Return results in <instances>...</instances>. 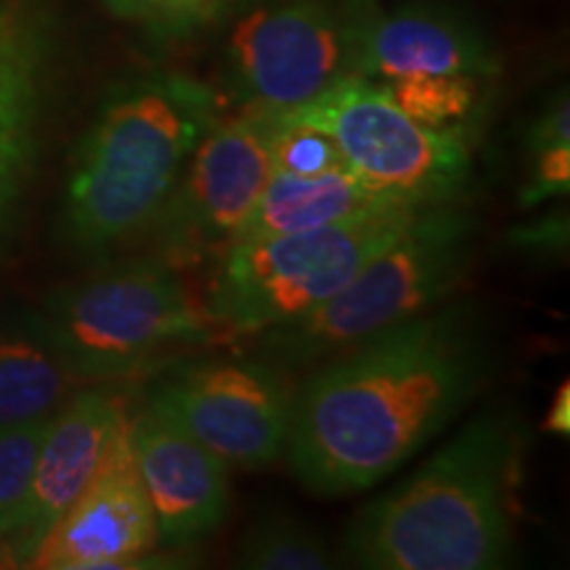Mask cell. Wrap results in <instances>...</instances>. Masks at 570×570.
Returning a JSON list of instances; mask_svg holds the SVG:
<instances>
[{"label":"cell","instance_id":"cell-27","mask_svg":"<svg viewBox=\"0 0 570 570\" xmlns=\"http://www.w3.org/2000/svg\"><path fill=\"white\" fill-rule=\"evenodd\" d=\"M104 6L122 19H140V0H104Z\"/></svg>","mask_w":570,"mask_h":570},{"label":"cell","instance_id":"cell-15","mask_svg":"<svg viewBox=\"0 0 570 570\" xmlns=\"http://www.w3.org/2000/svg\"><path fill=\"white\" fill-rule=\"evenodd\" d=\"M412 75H468L491 80L499 56L458 13L436 6L383 11L360 0V77L389 82Z\"/></svg>","mask_w":570,"mask_h":570},{"label":"cell","instance_id":"cell-26","mask_svg":"<svg viewBox=\"0 0 570 570\" xmlns=\"http://www.w3.org/2000/svg\"><path fill=\"white\" fill-rule=\"evenodd\" d=\"M544 431L554 433V436H568L570 433V386L568 381L554 391V399L547 410Z\"/></svg>","mask_w":570,"mask_h":570},{"label":"cell","instance_id":"cell-7","mask_svg":"<svg viewBox=\"0 0 570 570\" xmlns=\"http://www.w3.org/2000/svg\"><path fill=\"white\" fill-rule=\"evenodd\" d=\"M262 117L325 132L348 173L420 206L454 202L473 167L465 132L417 122L367 77H346L315 101Z\"/></svg>","mask_w":570,"mask_h":570},{"label":"cell","instance_id":"cell-11","mask_svg":"<svg viewBox=\"0 0 570 570\" xmlns=\"http://www.w3.org/2000/svg\"><path fill=\"white\" fill-rule=\"evenodd\" d=\"M130 415L119 425L82 494L48 529L27 560L35 570L161 568L154 508L142 489L130 444Z\"/></svg>","mask_w":570,"mask_h":570},{"label":"cell","instance_id":"cell-17","mask_svg":"<svg viewBox=\"0 0 570 570\" xmlns=\"http://www.w3.org/2000/svg\"><path fill=\"white\" fill-rule=\"evenodd\" d=\"M77 386L80 377L40 336L0 338V425L53 415Z\"/></svg>","mask_w":570,"mask_h":570},{"label":"cell","instance_id":"cell-5","mask_svg":"<svg viewBox=\"0 0 570 570\" xmlns=\"http://www.w3.org/2000/svg\"><path fill=\"white\" fill-rule=\"evenodd\" d=\"M219 331L177 265L142 256L56 294L38 336L80 383L132 375L167 352Z\"/></svg>","mask_w":570,"mask_h":570},{"label":"cell","instance_id":"cell-4","mask_svg":"<svg viewBox=\"0 0 570 570\" xmlns=\"http://www.w3.org/2000/svg\"><path fill=\"white\" fill-rule=\"evenodd\" d=\"M475 252V219L454 202L420 206L407 227L336 296L259 333V356L283 370L315 367L412 320L458 288Z\"/></svg>","mask_w":570,"mask_h":570},{"label":"cell","instance_id":"cell-28","mask_svg":"<svg viewBox=\"0 0 570 570\" xmlns=\"http://www.w3.org/2000/svg\"><path fill=\"white\" fill-rule=\"evenodd\" d=\"M0 566H9V560H6V550H3V544H0Z\"/></svg>","mask_w":570,"mask_h":570},{"label":"cell","instance_id":"cell-1","mask_svg":"<svg viewBox=\"0 0 570 570\" xmlns=\"http://www.w3.org/2000/svg\"><path fill=\"white\" fill-rule=\"evenodd\" d=\"M309 370L283 458L306 491L333 499L391 479L458 420L489 381L491 346L473 306L449 304Z\"/></svg>","mask_w":570,"mask_h":570},{"label":"cell","instance_id":"cell-6","mask_svg":"<svg viewBox=\"0 0 570 570\" xmlns=\"http://www.w3.org/2000/svg\"><path fill=\"white\" fill-rule=\"evenodd\" d=\"M417 209V204H399L312 230L230 244L219 254L206 312L219 331L256 336L309 315L346 288Z\"/></svg>","mask_w":570,"mask_h":570},{"label":"cell","instance_id":"cell-3","mask_svg":"<svg viewBox=\"0 0 570 570\" xmlns=\"http://www.w3.org/2000/svg\"><path fill=\"white\" fill-rule=\"evenodd\" d=\"M217 122V92L183 71L117 85L71 154L61 219L69 244L101 254L146 233Z\"/></svg>","mask_w":570,"mask_h":570},{"label":"cell","instance_id":"cell-23","mask_svg":"<svg viewBox=\"0 0 570 570\" xmlns=\"http://www.w3.org/2000/svg\"><path fill=\"white\" fill-rule=\"evenodd\" d=\"M570 188V142L541 148L531 154V173L520 202L523 206H537L547 198L568 196Z\"/></svg>","mask_w":570,"mask_h":570},{"label":"cell","instance_id":"cell-20","mask_svg":"<svg viewBox=\"0 0 570 570\" xmlns=\"http://www.w3.org/2000/svg\"><path fill=\"white\" fill-rule=\"evenodd\" d=\"M48 417L21 425H0V544H6L19 523Z\"/></svg>","mask_w":570,"mask_h":570},{"label":"cell","instance_id":"cell-22","mask_svg":"<svg viewBox=\"0 0 570 570\" xmlns=\"http://www.w3.org/2000/svg\"><path fill=\"white\" fill-rule=\"evenodd\" d=\"M240 0H140V19L159 35L183 38L219 21Z\"/></svg>","mask_w":570,"mask_h":570},{"label":"cell","instance_id":"cell-16","mask_svg":"<svg viewBox=\"0 0 570 570\" xmlns=\"http://www.w3.org/2000/svg\"><path fill=\"white\" fill-rule=\"evenodd\" d=\"M399 204L412 202L394 194H383L373 185L362 183L348 169H333V173L323 175L275 173L265 185V190H262V196L256 198L252 212L244 217V223L238 225L230 244L312 230V227L333 225L341 223V219L381 212Z\"/></svg>","mask_w":570,"mask_h":570},{"label":"cell","instance_id":"cell-25","mask_svg":"<svg viewBox=\"0 0 570 570\" xmlns=\"http://www.w3.org/2000/svg\"><path fill=\"white\" fill-rule=\"evenodd\" d=\"M568 244V217L566 212H552L539 225H525L515 230V246L533 248V252L558 254Z\"/></svg>","mask_w":570,"mask_h":570},{"label":"cell","instance_id":"cell-19","mask_svg":"<svg viewBox=\"0 0 570 570\" xmlns=\"http://www.w3.org/2000/svg\"><path fill=\"white\" fill-rule=\"evenodd\" d=\"M479 77L468 75H412L383 82L404 114L439 130H462L481 104Z\"/></svg>","mask_w":570,"mask_h":570},{"label":"cell","instance_id":"cell-2","mask_svg":"<svg viewBox=\"0 0 570 570\" xmlns=\"http://www.w3.org/2000/svg\"><path fill=\"white\" fill-rule=\"evenodd\" d=\"M520 439L508 412H481L407 481L356 512L341 558L365 570L504 568L515 547Z\"/></svg>","mask_w":570,"mask_h":570},{"label":"cell","instance_id":"cell-18","mask_svg":"<svg viewBox=\"0 0 570 570\" xmlns=\"http://www.w3.org/2000/svg\"><path fill=\"white\" fill-rule=\"evenodd\" d=\"M233 566L246 570H325L336 562L312 525L288 515H267L240 539Z\"/></svg>","mask_w":570,"mask_h":570},{"label":"cell","instance_id":"cell-12","mask_svg":"<svg viewBox=\"0 0 570 570\" xmlns=\"http://www.w3.org/2000/svg\"><path fill=\"white\" fill-rule=\"evenodd\" d=\"M130 444L154 508L159 547L183 550L230 512V465L148 404L130 415Z\"/></svg>","mask_w":570,"mask_h":570},{"label":"cell","instance_id":"cell-9","mask_svg":"<svg viewBox=\"0 0 570 570\" xmlns=\"http://www.w3.org/2000/svg\"><path fill=\"white\" fill-rule=\"evenodd\" d=\"M294 389L285 370L262 356L206 360L164 375L146 404L225 465L259 470L285 454Z\"/></svg>","mask_w":570,"mask_h":570},{"label":"cell","instance_id":"cell-10","mask_svg":"<svg viewBox=\"0 0 570 570\" xmlns=\"http://www.w3.org/2000/svg\"><path fill=\"white\" fill-rule=\"evenodd\" d=\"M273 175L267 119L248 109L219 119L148 227L154 254L173 265L223 254Z\"/></svg>","mask_w":570,"mask_h":570},{"label":"cell","instance_id":"cell-21","mask_svg":"<svg viewBox=\"0 0 570 570\" xmlns=\"http://www.w3.org/2000/svg\"><path fill=\"white\" fill-rule=\"evenodd\" d=\"M267 125H269V154H273L275 173L323 175V173H333V169H346L336 142L327 138L325 132H320L315 127H306V125L273 122V119H267Z\"/></svg>","mask_w":570,"mask_h":570},{"label":"cell","instance_id":"cell-8","mask_svg":"<svg viewBox=\"0 0 570 570\" xmlns=\"http://www.w3.org/2000/svg\"><path fill=\"white\" fill-rule=\"evenodd\" d=\"M227 71L248 111L304 106L360 77V0H273L235 24Z\"/></svg>","mask_w":570,"mask_h":570},{"label":"cell","instance_id":"cell-13","mask_svg":"<svg viewBox=\"0 0 570 570\" xmlns=\"http://www.w3.org/2000/svg\"><path fill=\"white\" fill-rule=\"evenodd\" d=\"M53 56L51 11L40 0H0V238L38 167Z\"/></svg>","mask_w":570,"mask_h":570},{"label":"cell","instance_id":"cell-24","mask_svg":"<svg viewBox=\"0 0 570 570\" xmlns=\"http://www.w3.org/2000/svg\"><path fill=\"white\" fill-rule=\"evenodd\" d=\"M560 142H570V109H568V96H554L550 104L541 109V114L533 119L525 135V146L529 154L541 151V148L560 146Z\"/></svg>","mask_w":570,"mask_h":570},{"label":"cell","instance_id":"cell-14","mask_svg":"<svg viewBox=\"0 0 570 570\" xmlns=\"http://www.w3.org/2000/svg\"><path fill=\"white\" fill-rule=\"evenodd\" d=\"M127 412L130 410L119 394L90 389L71 394L48 417L24 508L17 529L3 544L9 566L24 568L48 529L82 494Z\"/></svg>","mask_w":570,"mask_h":570}]
</instances>
